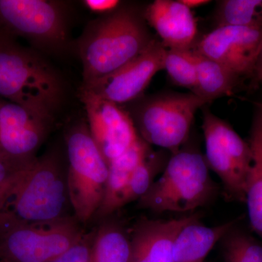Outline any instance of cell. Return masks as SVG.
Returning a JSON list of instances; mask_svg holds the SVG:
<instances>
[{
	"mask_svg": "<svg viewBox=\"0 0 262 262\" xmlns=\"http://www.w3.org/2000/svg\"><path fill=\"white\" fill-rule=\"evenodd\" d=\"M144 21L134 10L120 8L91 22L78 45L83 83L121 68L152 42Z\"/></svg>",
	"mask_w": 262,
	"mask_h": 262,
	"instance_id": "6da1fadb",
	"label": "cell"
},
{
	"mask_svg": "<svg viewBox=\"0 0 262 262\" xmlns=\"http://www.w3.org/2000/svg\"><path fill=\"white\" fill-rule=\"evenodd\" d=\"M0 96L53 120L63 99V82L37 53L0 34Z\"/></svg>",
	"mask_w": 262,
	"mask_h": 262,
	"instance_id": "7a4b0ae2",
	"label": "cell"
},
{
	"mask_svg": "<svg viewBox=\"0 0 262 262\" xmlns=\"http://www.w3.org/2000/svg\"><path fill=\"white\" fill-rule=\"evenodd\" d=\"M218 192L205 157L194 149L170 155L163 173L138 201V208L154 213H185L205 206Z\"/></svg>",
	"mask_w": 262,
	"mask_h": 262,
	"instance_id": "3957f363",
	"label": "cell"
},
{
	"mask_svg": "<svg viewBox=\"0 0 262 262\" xmlns=\"http://www.w3.org/2000/svg\"><path fill=\"white\" fill-rule=\"evenodd\" d=\"M6 210L32 224H46L73 216L67 163L56 151L38 158L17 188Z\"/></svg>",
	"mask_w": 262,
	"mask_h": 262,
	"instance_id": "277c9868",
	"label": "cell"
},
{
	"mask_svg": "<svg viewBox=\"0 0 262 262\" xmlns=\"http://www.w3.org/2000/svg\"><path fill=\"white\" fill-rule=\"evenodd\" d=\"M85 229L75 215L32 224L0 211V262H50L81 238Z\"/></svg>",
	"mask_w": 262,
	"mask_h": 262,
	"instance_id": "5b68a950",
	"label": "cell"
},
{
	"mask_svg": "<svg viewBox=\"0 0 262 262\" xmlns=\"http://www.w3.org/2000/svg\"><path fill=\"white\" fill-rule=\"evenodd\" d=\"M67 178L74 215L82 225L94 219L102 201L108 166L87 123L77 122L65 136Z\"/></svg>",
	"mask_w": 262,
	"mask_h": 262,
	"instance_id": "8992f818",
	"label": "cell"
},
{
	"mask_svg": "<svg viewBox=\"0 0 262 262\" xmlns=\"http://www.w3.org/2000/svg\"><path fill=\"white\" fill-rule=\"evenodd\" d=\"M209 103L193 93L163 95L141 103L132 118L143 140L174 154L187 141L196 112Z\"/></svg>",
	"mask_w": 262,
	"mask_h": 262,
	"instance_id": "52a82bcc",
	"label": "cell"
},
{
	"mask_svg": "<svg viewBox=\"0 0 262 262\" xmlns=\"http://www.w3.org/2000/svg\"><path fill=\"white\" fill-rule=\"evenodd\" d=\"M0 34L20 37L50 53L68 46L64 5L48 0H0Z\"/></svg>",
	"mask_w": 262,
	"mask_h": 262,
	"instance_id": "ba28073f",
	"label": "cell"
},
{
	"mask_svg": "<svg viewBox=\"0 0 262 262\" xmlns=\"http://www.w3.org/2000/svg\"><path fill=\"white\" fill-rule=\"evenodd\" d=\"M202 129L206 159L222 182L226 198L246 203V188L253 161L252 150L229 124L203 108Z\"/></svg>",
	"mask_w": 262,
	"mask_h": 262,
	"instance_id": "9c48e42d",
	"label": "cell"
},
{
	"mask_svg": "<svg viewBox=\"0 0 262 262\" xmlns=\"http://www.w3.org/2000/svg\"><path fill=\"white\" fill-rule=\"evenodd\" d=\"M52 119L0 98V157L22 168L37 160Z\"/></svg>",
	"mask_w": 262,
	"mask_h": 262,
	"instance_id": "30bf717a",
	"label": "cell"
},
{
	"mask_svg": "<svg viewBox=\"0 0 262 262\" xmlns=\"http://www.w3.org/2000/svg\"><path fill=\"white\" fill-rule=\"evenodd\" d=\"M90 134L107 163L123 154L139 140L132 117L120 105L81 89Z\"/></svg>",
	"mask_w": 262,
	"mask_h": 262,
	"instance_id": "8fae6325",
	"label": "cell"
},
{
	"mask_svg": "<svg viewBox=\"0 0 262 262\" xmlns=\"http://www.w3.org/2000/svg\"><path fill=\"white\" fill-rule=\"evenodd\" d=\"M166 48L158 39H153L145 51L122 66L121 68L81 89L120 105L130 102L143 94L154 76L164 70Z\"/></svg>",
	"mask_w": 262,
	"mask_h": 262,
	"instance_id": "7c38bea8",
	"label": "cell"
},
{
	"mask_svg": "<svg viewBox=\"0 0 262 262\" xmlns=\"http://www.w3.org/2000/svg\"><path fill=\"white\" fill-rule=\"evenodd\" d=\"M262 47V28L217 27L192 48L237 77L254 73Z\"/></svg>",
	"mask_w": 262,
	"mask_h": 262,
	"instance_id": "4fadbf2b",
	"label": "cell"
},
{
	"mask_svg": "<svg viewBox=\"0 0 262 262\" xmlns=\"http://www.w3.org/2000/svg\"><path fill=\"white\" fill-rule=\"evenodd\" d=\"M194 215L173 220L141 218L130 229L129 262H174L173 246L180 229Z\"/></svg>",
	"mask_w": 262,
	"mask_h": 262,
	"instance_id": "5bb4252c",
	"label": "cell"
},
{
	"mask_svg": "<svg viewBox=\"0 0 262 262\" xmlns=\"http://www.w3.org/2000/svg\"><path fill=\"white\" fill-rule=\"evenodd\" d=\"M144 16L166 49L192 48L198 24L192 10L180 0H155L146 8Z\"/></svg>",
	"mask_w": 262,
	"mask_h": 262,
	"instance_id": "9a60e30c",
	"label": "cell"
},
{
	"mask_svg": "<svg viewBox=\"0 0 262 262\" xmlns=\"http://www.w3.org/2000/svg\"><path fill=\"white\" fill-rule=\"evenodd\" d=\"M152 151L149 144L139 138L130 149L108 164L107 181L102 201L94 219L100 222L119 210V203L133 173Z\"/></svg>",
	"mask_w": 262,
	"mask_h": 262,
	"instance_id": "2e32d148",
	"label": "cell"
},
{
	"mask_svg": "<svg viewBox=\"0 0 262 262\" xmlns=\"http://www.w3.org/2000/svg\"><path fill=\"white\" fill-rule=\"evenodd\" d=\"M235 221L208 227L198 214L184 226L176 236L173 246L174 262H205L215 245L234 227Z\"/></svg>",
	"mask_w": 262,
	"mask_h": 262,
	"instance_id": "e0dca14e",
	"label": "cell"
},
{
	"mask_svg": "<svg viewBox=\"0 0 262 262\" xmlns=\"http://www.w3.org/2000/svg\"><path fill=\"white\" fill-rule=\"evenodd\" d=\"M113 215L100 222L96 227L90 262H129L130 260V231Z\"/></svg>",
	"mask_w": 262,
	"mask_h": 262,
	"instance_id": "ac0fdd59",
	"label": "cell"
},
{
	"mask_svg": "<svg viewBox=\"0 0 262 262\" xmlns=\"http://www.w3.org/2000/svg\"><path fill=\"white\" fill-rule=\"evenodd\" d=\"M253 161L248 175L246 203L251 228L262 239V108L253 119L249 142Z\"/></svg>",
	"mask_w": 262,
	"mask_h": 262,
	"instance_id": "d6986e66",
	"label": "cell"
},
{
	"mask_svg": "<svg viewBox=\"0 0 262 262\" xmlns=\"http://www.w3.org/2000/svg\"><path fill=\"white\" fill-rule=\"evenodd\" d=\"M192 49L196 76L194 94L210 102L232 94L238 77L218 62Z\"/></svg>",
	"mask_w": 262,
	"mask_h": 262,
	"instance_id": "ffe728a7",
	"label": "cell"
},
{
	"mask_svg": "<svg viewBox=\"0 0 262 262\" xmlns=\"http://www.w3.org/2000/svg\"><path fill=\"white\" fill-rule=\"evenodd\" d=\"M168 151L162 149L151 152L136 168L126 189L119 203V209L132 202L138 201L150 189L158 176L163 173L170 155Z\"/></svg>",
	"mask_w": 262,
	"mask_h": 262,
	"instance_id": "44dd1931",
	"label": "cell"
},
{
	"mask_svg": "<svg viewBox=\"0 0 262 262\" xmlns=\"http://www.w3.org/2000/svg\"><path fill=\"white\" fill-rule=\"evenodd\" d=\"M217 27L262 28V0H225L215 13Z\"/></svg>",
	"mask_w": 262,
	"mask_h": 262,
	"instance_id": "7402d4cb",
	"label": "cell"
},
{
	"mask_svg": "<svg viewBox=\"0 0 262 262\" xmlns=\"http://www.w3.org/2000/svg\"><path fill=\"white\" fill-rule=\"evenodd\" d=\"M225 262H262V243L232 228L222 239Z\"/></svg>",
	"mask_w": 262,
	"mask_h": 262,
	"instance_id": "603a6c76",
	"label": "cell"
},
{
	"mask_svg": "<svg viewBox=\"0 0 262 262\" xmlns=\"http://www.w3.org/2000/svg\"><path fill=\"white\" fill-rule=\"evenodd\" d=\"M166 70L174 84L189 89L194 94L196 89V67L192 48L167 49L164 61Z\"/></svg>",
	"mask_w": 262,
	"mask_h": 262,
	"instance_id": "cb8c5ba5",
	"label": "cell"
},
{
	"mask_svg": "<svg viewBox=\"0 0 262 262\" xmlns=\"http://www.w3.org/2000/svg\"><path fill=\"white\" fill-rule=\"evenodd\" d=\"M30 168H22L0 157V211L8 208L17 188Z\"/></svg>",
	"mask_w": 262,
	"mask_h": 262,
	"instance_id": "d4e9b609",
	"label": "cell"
},
{
	"mask_svg": "<svg viewBox=\"0 0 262 262\" xmlns=\"http://www.w3.org/2000/svg\"><path fill=\"white\" fill-rule=\"evenodd\" d=\"M96 230L94 227L86 231L76 244L50 262H90Z\"/></svg>",
	"mask_w": 262,
	"mask_h": 262,
	"instance_id": "484cf974",
	"label": "cell"
},
{
	"mask_svg": "<svg viewBox=\"0 0 262 262\" xmlns=\"http://www.w3.org/2000/svg\"><path fill=\"white\" fill-rule=\"evenodd\" d=\"M84 4L95 13H112L117 9L120 2L117 0H85Z\"/></svg>",
	"mask_w": 262,
	"mask_h": 262,
	"instance_id": "4316f807",
	"label": "cell"
},
{
	"mask_svg": "<svg viewBox=\"0 0 262 262\" xmlns=\"http://www.w3.org/2000/svg\"><path fill=\"white\" fill-rule=\"evenodd\" d=\"M180 1L190 10L211 3V2L208 1V0H180Z\"/></svg>",
	"mask_w": 262,
	"mask_h": 262,
	"instance_id": "83f0119b",
	"label": "cell"
},
{
	"mask_svg": "<svg viewBox=\"0 0 262 262\" xmlns=\"http://www.w3.org/2000/svg\"><path fill=\"white\" fill-rule=\"evenodd\" d=\"M254 74L258 80H261L262 77V47L258 54L256 67H255Z\"/></svg>",
	"mask_w": 262,
	"mask_h": 262,
	"instance_id": "f1b7e54d",
	"label": "cell"
},
{
	"mask_svg": "<svg viewBox=\"0 0 262 262\" xmlns=\"http://www.w3.org/2000/svg\"><path fill=\"white\" fill-rule=\"evenodd\" d=\"M259 107L262 108V104H259Z\"/></svg>",
	"mask_w": 262,
	"mask_h": 262,
	"instance_id": "f546056e",
	"label": "cell"
},
{
	"mask_svg": "<svg viewBox=\"0 0 262 262\" xmlns=\"http://www.w3.org/2000/svg\"><path fill=\"white\" fill-rule=\"evenodd\" d=\"M261 81H262V77H261Z\"/></svg>",
	"mask_w": 262,
	"mask_h": 262,
	"instance_id": "4dcf8cb0",
	"label": "cell"
}]
</instances>
